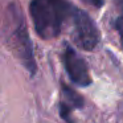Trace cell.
<instances>
[{
    "instance_id": "6da1fadb",
    "label": "cell",
    "mask_w": 123,
    "mask_h": 123,
    "mask_svg": "<svg viewBox=\"0 0 123 123\" xmlns=\"http://www.w3.org/2000/svg\"><path fill=\"white\" fill-rule=\"evenodd\" d=\"M72 7L66 0H32L29 11L37 35L45 40L57 37Z\"/></svg>"
},
{
    "instance_id": "7a4b0ae2",
    "label": "cell",
    "mask_w": 123,
    "mask_h": 123,
    "mask_svg": "<svg viewBox=\"0 0 123 123\" xmlns=\"http://www.w3.org/2000/svg\"><path fill=\"white\" fill-rule=\"evenodd\" d=\"M9 15L15 23V24H11V35H9L11 49L15 56L20 60V62L24 65L25 69L33 75L36 73V61L35 54H33L32 41L28 35L24 19L19 11H13V6H11Z\"/></svg>"
},
{
    "instance_id": "5b68a950",
    "label": "cell",
    "mask_w": 123,
    "mask_h": 123,
    "mask_svg": "<svg viewBox=\"0 0 123 123\" xmlns=\"http://www.w3.org/2000/svg\"><path fill=\"white\" fill-rule=\"evenodd\" d=\"M61 89H62V97H64V99H62V102H65V103L68 105V106H70L72 109H81V107H83V98L80 95V94L77 93V91H74L70 86H68L66 83L62 82L61 85Z\"/></svg>"
},
{
    "instance_id": "277c9868",
    "label": "cell",
    "mask_w": 123,
    "mask_h": 123,
    "mask_svg": "<svg viewBox=\"0 0 123 123\" xmlns=\"http://www.w3.org/2000/svg\"><path fill=\"white\" fill-rule=\"evenodd\" d=\"M62 61H64L65 70L73 83L82 86V87L89 86L91 83V77L86 61L70 45H65Z\"/></svg>"
},
{
    "instance_id": "3957f363",
    "label": "cell",
    "mask_w": 123,
    "mask_h": 123,
    "mask_svg": "<svg viewBox=\"0 0 123 123\" xmlns=\"http://www.w3.org/2000/svg\"><path fill=\"white\" fill-rule=\"evenodd\" d=\"M70 19H72L73 24L72 37L73 41L77 44V46H80L83 50L95 49L99 43L101 35H99L98 27L93 21V19L86 12H83L80 8H75V7H72Z\"/></svg>"
},
{
    "instance_id": "52a82bcc",
    "label": "cell",
    "mask_w": 123,
    "mask_h": 123,
    "mask_svg": "<svg viewBox=\"0 0 123 123\" xmlns=\"http://www.w3.org/2000/svg\"><path fill=\"white\" fill-rule=\"evenodd\" d=\"M83 1H86L87 4L95 7V8H101L103 6V0H83Z\"/></svg>"
},
{
    "instance_id": "8992f818",
    "label": "cell",
    "mask_w": 123,
    "mask_h": 123,
    "mask_svg": "<svg viewBox=\"0 0 123 123\" xmlns=\"http://www.w3.org/2000/svg\"><path fill=\"white\" fill-rule=\"evenodd\" d=\"M115 1L118 7V13L114 19V28L119 35V40L123 48V0H115Z\"/></svg>"
}]
</instances>
